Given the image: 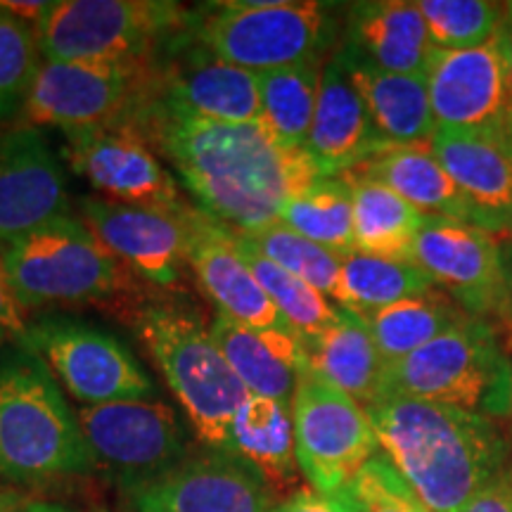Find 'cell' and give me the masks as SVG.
Segmentation results:
<instances>
[{"label":"cell","instance_id":"3957f363","mask_svg":"<svg viewBox=\"0 0 512 512\" xmlns=\"http://www.w3.org/2000/svg\"><path fill=\"white\" fill-rule=\"evenodd\" d=\"M95 458L79 415L34 349L0 351V477L43 484L86 475Z\"/></svg>","mask_w":512,"mask_h":512},{"label":"cell","instance_id":"e0dca14e","mask_svg":"<svg viewBox=\"0 0 512 512\" xmlns=\"http://www.w3.org/2000/svg\"><path fill=\"white\" fill-rule=\"evenodd\" d=\"M67 174L36 126L0 128V247L67 216Z\"/></svg>","mask_w":512,"mask_h":512},{"label":"cell","instance_id":"7bdbcfd3","mask_svg":"<svg viewBox=\"0 0 512 512\" xmlns=\"http://www.w3.org/2000/svg\"><path fill=\"white\" fill-rule=\"evenodd\" d=\"M0 512H76L62 503H50V501H34V498H24L22 503L12 505V508H5Z\"/></svg>","mask_w":512,"mask_h":512},{"label":"cell","instance_id":"7c38bea8","mask_svg":"<svg viewBox=\"0 0 512 512\" xmlns=\"http://www.w3.org/2000/svg\"><path fill=\"white\" fill-rule=\"evenodd\" d=\"M413 264L467 316L482 318L498 332L512 325V285L503 245L465 221L427 219L415 238Z\"/></svg>","mask_w":512,"mask_h":512},{"label":"cell","instance_id":"f1b7e54d","mask_svg":"<svg viewBox=\"0 0 512 512\" xmlns=\"http://www.w3.org/2000/svg\"><path fill=\"white\" fill-rule=\"evenodd\" d=\"M342 178L351 185L354 195L356 252L411 261L415 238L427 216L387 185L351 174H342Z\"/></svg>","mask_w":512,"mask_h":512},{"label":"cell","instance_id":"836d02e7","mask_svg":"<svg viewBox=\"0 0 512 512\" xmlns=\"http://www.w3.org/2000/svg\"><path fill=\"white\" fill-rule=\"evenodd\" d=\"M323 64L311 62L259 74L264 124L287 145L306 147L316 114Z\"/></svg>","mask_w":512,"mask_h":512},{"label":"cell","instance_id":"6da1fadb","mask_svg":"<svg viewBox=\"0 0 512 512\" xmlns=\"http://www.w3.org/2000/svg\"><path fill=\"white\" fill-rule=\"evenodd\" d=\"M114 128L136 133L169 162L202 214L240 233L278 223L292 197L325 178L306 147L283 143L264 121L200 117L157 95L152 83Z\"/></svg>","mask_w":512,"mask_h":512},{"label":"cell","instance_id":"44dd1931","mask_svg":"<svg viewBox=\"0 0 512 512\" xmlns=\"http://www.w3.org/2000/svg\"><path fill=\"white\" fill-rule=\"evenodd\" d=\"M188 228V266L202 292L216 304L219 316L256 330H292L264 287L256 283L223 223L209 219L200 209H190Z\"/></svg>","mask_w":512,"mask_h":512},{"label":"cell","instance_id":"83f0119b","mask_svg":"<svg viewBox=\"0 0 512 512\" xmlns=\"http://www.w3.org/2000/svg\"><path fill=\"white\" fill-rule=\"evenodd\" d=\"M347 174L387 185L427 219L470 223L463 195L430 147H389Z\"/></svg>","mask_w":512,"mask_h":512},{"label":"cell","instance_id":"f546056e","mask_svg":"<svg viewBox=\"0 0 512 512\" xmlns=\"http://www.w3.org/2000/svg\"><path fill=\"white\" fill-rule=\"evenodd\" d=\"M470 318L451 297L439 287L413 294L392 306L370 313L368 323L384 363L413 354Z\"/></svg>","mask_w":512,"mask_h":512},{"label":"cell","instance_id":"bcb514c9","mask_svg":"<svg viewBox=\"0 0 512 512\" xmlns=\"http://www.w3.org/2000/svg\"><path fill=\"white\" fill-rule=\"evenodd\" d=\"M24 498H27V494H22V491H17V489H0V510L22 503Z\"/></svg>","mask_w":512,"mask_h":512},{"label":"cell","instance_id":"74e56055","mask_svg":"<svg viewBox=\"0 0 512 512\" xmlns=\"http://www.w3.org/2000/svg\"><path fill=\"white\" fill-rule=\"evenodd\" d=\"M342 494L354 512H432L382 451L356 472Z\"/></svg>","mask_w":512,"mask_h":512},{"label":"cell","instance_id":"4316f807","mask_svg":"<svg viewBox=\"0 0 512 512\" xmlns=\"http://www.w3.org/2000/svg\"><path fill=\"white\" fill-rule=\"evenodd\" d=\"M309 373L342 389L363 408L382 396L384 358L368 323L347 309L339 311L335 325L304 342Z\"/></svg>","mask_w":512,"mask_h":512},{"label":"cell","instance_id":"d4e9b609","mask_svg":"<svg viewBox=\"0 0 512 512\" xmlns=\"http://www.w3.org/2000/svg\"><path fill=\"white\" fill-rule=\"evenodd\" d=\"M223 453L254 470L271 491L292 489L302 470L290 403L249 394L230 420Z\"/></svg>","mask_w":512,"mask_h":512},{"label":"cell","instance_id":"b9f144b4","mask_svg":"<svg viewBox=\"0 0 512 512\" xmlns=\"http://www.w3.org/2000/svg\"><path fill=\"white\" fill-rule=\"evenodd\" d=\"M0 8L12 12V15L24 19V22L38 24V19L46 15V10L50 8V3H19V0H0Z\"/></svg>","mask_w":512,"mask_h":512},{"label":"cell","instance_id":"30bf717a","mask_svg":"<svg viewBox=\"0 0 512 512\" xmlns=\"http://www.w3.org/2000/svg\"><path fill=\"white\" fill-rule=\"evenodd\" d=\"M152 83V60L41 64L22 119L64 133L110 128L128 117Z\"/></svg>","mask_w":512,"mask_h":512},{"label":"cell","instance_id":"f6af8a7d","mask_svg":"<svg viewBox=\"0 0 512 512\" xmlns=\"http://www.w3.org/2000/svg\"><path fill=\"white\" fill-rule=\"evenodd\" d=\"M498 335H501L505 349H508V354H510V361H512V325H510L508 330L498 332ZM503 422H505V430H503V432H505V437H508V444H510V448H512V403H510L508 418H505Z\"/></svg>","mask_w":512,"mask_h":512},{"label":"cell","instance_id":"7402d4cb","mask_svg":"<svg viewBox=\"0 0 512 512\" xmlns=\"http://www.w3.org/2000/svg\"><path fill=\"white\" fill-rule=\"evenodd\" d=\"M306 150L325 178L347 174L377 152L389 150L337 50L323 64Z\"/></svg>","mask_w":512,"mask_h":512},{"label":"cell","instance_id":"d590c367","mask_svg":"<svg viewBox=\"0 0 512 512\" xmlns=\"http://www.w3.org/2000/svg\"><path fill=\"white\" fill-rule=\"evenodd\" d=\"M418 8L437 50L484 46L501 34L508 17V5L486 0H422Z\"/></svg>","mask_w":512,"mask_h":512},{"label":"cell","instance_id":"f35d334b","mask_svg":"<svg viewBox=\"0 0 512 512\" xmlns=\"http://www.w3.org/2000/svg\"><path fill=\"white\" fill-rule=\"evenodd\" d=\"M27 320H24L22 306L17 304L12 292L8 273H5L3 259H0V351L12 344L24 347L27 342Z\"/></svg>","mask_w":512,"mask_h":512},{"label":"cell","instance_id":"d6986e66","mask_svg":"<svg viewBox=\"0 0 512 512\" xmlns=\"http://www.w3.org/2000/svg\"><path fill=\"white\" fill-rule=\"evenodd\" d=\"M131 496L133 512H268L273 505L264 479L221 451L192 456Z\"/></svg>","mask_w":512,"mask_h":512},{"label":"cell","instance_id":"5b68a950","mask_svg":"<svg viewBox=\"0 0 512 512\" xmlns=\"http://www.w3.org/2000/svg\"><path fill=\"white\" fill-rule=\"evenodd\" d=\"M126 320L181 403L197 439L209 451L223 453L230 420L249 392L211 330L174 299H147Z\"/></svg>","mask_w":512,"mask_h":512},{"label":"cell","instance_id":"ba28073f","mask_svg":"<svg viewBox=\"0 0 512 512\" xmlns=\"http://www.w3.org/2000/svg\"><path fill=\"white\" fill-rule=\"evenodd\" d=\"M190 24V10L150 0H60L38 19V48L53 62H143Z\"/></svg>","mask_w":512,"mask_h":512},{"label":"cell","instance_id":"484cf974","mask_svg":"<svg viewBox=\"0 0 512 512\" xmlns=\"http://www.w3.org/2000/svg\"><path fill=\"white\" fill-rule=\"evenodd\" d=\"M337 53L387 145L430 147L437 133V121L432 114L425 76L389 74L344 55L339 48Z\"/></svg>","mask_w":512,"mask_h":512},{"label":"cell","instance_id":"2e32d148","mask_svg":"<svg viewBox=\"0 0 512 512\" xmlns=\"http://www.w3.org/2000/svg\"><path fill=\"white\" fill-rule=\"evenodd\" d=\"M188 214L131 207L100 197H83L81 216L93 235L147 285L171 290L185 278L188 266Z\"/></svg>","mask_w":512,"mask_h":512},{"label":"cell","instance_id":"7a4b0ae2","mask_svg":"<svg viewBox=\"0 0 512 512\" xmlns=\"http://www.w3.org/2000/svg\"><path fill=\"white\" fill-rule=\"evenodd\" d=\"M366 411L380 451L432 512H465L512 463L503 427L484 415L401 394Z\"/></svg>","mask_w":512,"mask_h":512},{"label":"cell","instance_id":"d6a6232c","mask_svg":"<svg viewBox=\"0 0 512 512\" xmlns=\"http://www.w3.org/2000/svg\"><path fill=\"white\" fill-rule=\"evenodd\" d=\"M280 223L339 256L356 252L354 195L342 176L318 178L287 202Z\"/></svg>","mask_w":512,"mask_h":512},{"label":"cell","instance_id":"c3c4849f","mask_svg":"<svg viewBox=\"0 0 512 512\" xmlns=\"http://www.w3.org/2000/svg\"><path fill=\"white\" fill-rule=\"evenodd\" d=\"M510 238H512V235H510Z\"/></svg>","mask_w":512,"mask_h":512},{"label":"cell","instance_id":"9c48e42d","mask_svg":"<svg viewBox=\"0 0 512 512\" xmlns=\"http://www.w3.org/2000/svg\"><path fill=\"white\" fill-rule=\"evenodd\" d=\"M24 347L34 349L83 406L155 399V382L138 356L117 335L86 320L38 316L27 325Z\"/></svg>","mask_w":512,"mask_h":512},{"label":"cell","instance_id":"ac0fdd59","mask_svg":"<svg viewBox=\"0 0 512 512\" xmlns=\"http://www.w3.org/2000/svg\"><path fill=\"white\" fill-rule=\"evenodd\" d=\"M67 140L74 171L105 200L164 211L185 207L174 176L128 128H88L67 133Z\"/></svg>","mask_w":512,"mask_h":512},{"label":"cell","instance_id":"1f68e13d","mask_svg":"<svg viewBox=\"0 0 512 512\" xmlns=\"http://www.w3.org/2000/svg\"><path fill=\"white\" fill-rule=\"evenodd\" d=\"M228 230L230 240L238 247L242 261L249 266L256 283L264 287L268 299L280 311V316L287 320V325L302 337V342L318 337L320 332H325L330 325L337 323L339 311L342 309L332 306L325 294H320L316 287H311L302 278H297V275L273 264L271 259H266L240 230Z\"/></svg>","mask_w":512,"mask_h":512},{"label":"cell","instance_id":"cb8c5ba5","mask_svg":"<svg viewBox=\"0 0 512 512\" xmlns=\"http://www.w3.org/2000/svg\"><path fill=\"white\" fill-rule=\"evenodd\" d=\"M209 330L249 394L292 403L299 382L309 373L297 332L256 330L226 316H216Z\"/></svg>","mask_w":512,"mask_h":512},{"label":"cell","instance_id":"603a6c76","mask_svg":"<svg viewBox=\"0 0 512 512\" xmlns=\"http://www.w3.org/2000/svg\"><path fill=\"white\" fill-rule=\"evenodd\" d=\"M339 50L389 74L425 76L437 48L427 34L418 3L373 0L349 5Z\"/></svg>","mask_w":512,"mask_h":512},{"label":"cell","instance_id":"7dc6e473","mask_svg":"<svg viewBox=\"0 0 512 512\" xmlns=\"http://www.w3.org/2000/svg\"><path fill=\"white\" fill-rule=\"evenodd\" d=\"M503 259H505V268H508L510 285H512V240H510V245H503Z\"/></svg>","mask_w":512,"mask_h":512},{"label":"cell","instance_id":"9a60e30c","mask_svg":"<svg viewBox=\"0 0 512 512\" xmlns=\"http://www.w3.org/2000/svg\"><path fill=\"white\" fill-rule=\"evenodd\" d=\"M152 88L200 117L228 124L264 121L259 74L209 53L192 36L190 24L152 57Z\"/></svg>","mask_w":512,"mask_h":512},{"label":"cell","instance_id":"8fae6325","mask_svg":"<svg viewBox=\"0 0 512 512\" xmlns=\"http://www.w3.org/2000/svg\"><path fill=\"white\" fill-rule=\"evenodd\" d=\"M294 451L311 489L337 494L380 451L366 408L306 373L292 396Z\"/></svg>","mask_w":512,"mask_h":512},{"label":"cell","instance_id":"5bb4252c","mask_svg":"<svg viewBox=\"0 0 512 512\" xmlns=\"http://www.w3.org/2000/svg\"><path fill=\"white\" fill-rule=\"evenodd\" d=\"M425 81L437 128L512 138V88L503 31L477 48L434 50Z\"/></svg>","mask_w":512,"mask_h":512},{"label":"cell","instance_id":"4fadbf2b","mask_svg":"<svg viewBox=\"0 0 512 512\" xmlns=\"http://www.w3.org/2000/svg\"><path fill=\"white\" fill-rule=\"evenodd\" d=\"M95 467L131 489L169 475L188 460V441L176 411L162 401H117L76 411Z\"/></svg>","mask_w":512,"mask_h":512},{"label":"cell","instance_id":"8992f818","mask_svg":"<svg viewBox=\"0 0 512 512\" xmlns=\"http://www.w3.org/2000/svg\"><path fill=\"white\" fill-rule=\"evenodd\" d=\"M190 31L209 53L252 74L328 62L339 24L332 5L235 0L190 12Z\"/></svg>","mask_w":512,"mask_h":512},{"label":"cell","instance_id":"ee69618b","mask_svg":"<svg viewBox=\"0 0 512 512\" xmlns=\"http://www.w3.org/2000/svg\"><path fill=\"white\" fill-rule=\"evenodd\" d=\"M505 62H508V76H510V88H512V3H508V17H505Z\"/></svg>","mask_w":512,"mask_h":512},{"label":"cell","instance_id":"8d00e7d4","mask_svg":"<svg viewBox=\"0 0 512 512\" xmlns=\"http://www.w3.org/2000/svg\"><path fill=\"white\" fill-rule=\"evenodd\" d=\"M41 72V48L29 22L0 8V121L24 112Z\"/></svg>","mask_w":512,"mask_h":512},{"label":"cell","instance_id":"ab89813d","mask_svg":"<svg viewBox=\"0 0 512 512\" xmlns=\"http://www.w3.org/2000/svg\"><path fill=\"white\" fill-rule=\"evenodd\" d=\"M268 512H354L342 491L337 494H323V491L311 489H294L283 501L273 503Z\"/></svg>","mask_w":512,"mask_h":512},{"label":"cell","instance_id":"277c9868","mask_svg":"<svg viewBox=\"0 0 512 512\" xmlns=\"http://www.w3.org/2000/svg\"><path fill=\"white\" fill-rule=\"evenodd\" d=\"M0 259L24 313L91 304L128 318L147 302L145 280L121 264L86 223L69 216L0 247Z\"/></svg>","mask_w":512,"mask_h":512},{"label":"cell","instance_id":"52a82bcc","mask_svg":"<svg viewBox=\"0 0 512 512\" xmlns=\"http://www.w3.org/2000/svg\"><path fill=\"white\" fill-rule=\"evenodd\" d=\"M401 394L505 420L512 403V361L491 323L470 316L430 344L384 366L382 396Z\"/></svg>","mask_w":512,"mask_h":512},{"label":"cell","instance_id":"ffe728a7","mask_svg":"<svg viewBox=\"0 0 512 512\" xmlns=\"http://www.w3.org/2000/svg\"><path fill=\"white\" fill-rule=\"evenodd\" d=\"M430 150L463 195L472 226L512 235V138L437 128Z\"/></svg>","mask_w":512,"mask_h":512},{"label":"cell","instance_id":"60d3db41","mask_svg":"<svg viewBox=\"0 0 512 512\" xmlns=\"http://www.w3.org/2000/svg\"><path fill=\"white\" fill-rule=\"evenodd\" d=\"M465 512H512V463L472 498Z\"/></svg>","mask_w":512,"mask_h":512},{"label":"cell","instance_id":"e575fe53","mask_svg":"<svg viewBox=\"0 0 512 512\" xmlns=\"http://www.w3.org/2000/svg\"><path fill=\"white\" fill-rule=\"evenodd\" d=\"M266 259L290 271L304 283L316 287L328 299H339V278H342V259L330 249L316 245L304 235L294 233L283 223H273L252 233H242Z\"/></svg>","mask_w":512,"mask_h":512},{"label":"cell","instance_id":"4dcf8cb0","mask_svg":"<svg viewBox=\"0 0 512 512\" xmlns=\"http://www.w3.org/2000/svg\"><path fill=\"white\" fill-rule=\"evenodd\" d=\"M437 287L430 275L413 261L382 259L363 252H351L342 259L339 278V309L366 318L370 313L392 306L413 294Z\"/></svg>","mask_w":512,"mask_h":512}]
</instances>
